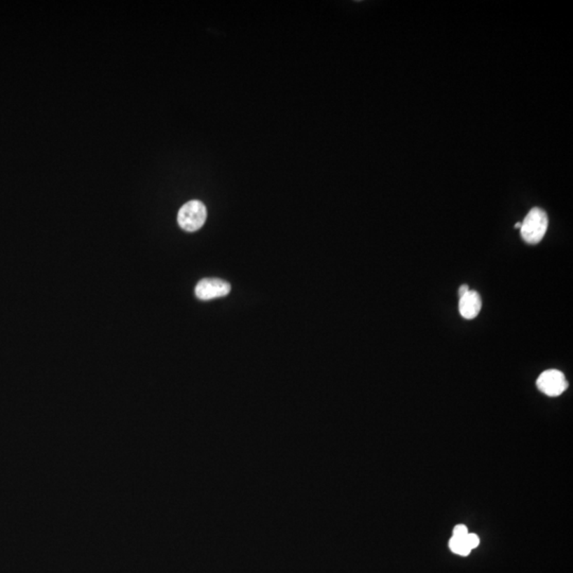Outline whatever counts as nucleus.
<instances>
[{
    "label": "nucleus",
    "mask_w": 573,
    "mask_h": 573,
    "mask_svg": "<svg viewBox=\"0 0 573 573\" xmlns=\"http://www.w3.org/2000/svg\"><path fill=\"white\" fill-rule=\"evenodd\" d=\"M548 223L546 212L539 207L532 208L521 222V237L529 244H537L545 237Z\"/></svg>",
    "instance_id": "f257e3e1"
},
{
    "label": "nucleus",
    "mask_w": 573,
    "mask_h": 573,
    "mask_svg": "<svg viewBox=\"0 0 573 573\" xmlns=\"http://www.w3.org/2000/svg\"><path fill=\"white\" fill-rule=\"evenodd\" d=\"M206 218L207 210L205 205L202 202L193 200L182 206L177 214V222L186 232H195L204 226Z\"/></svg>",
    "instance_id": "f03ea898"
},
{
    "label": "nucleus",
    "mask_w": 573,
    "mask_h": 573,
    "mask_svg": "<svg viewBox=\"0 0 573 573\" xmlns=\"http://www.w3.org/2000/svg\"><path fill=\"white\" fill-rule=\"evenodd\" d=\"M536 385L539 391L550 397L560 396L568 387L566 377L558 370H548L541 373Z\"/></svg>",
    "instance_id": "7ed1b4c3"
},
{
    "label": "nucleus",
    "mask_w": 573,
    "mask_h": 573,
    "mask_svg": "<svg viewBox=\"0 0 573 573\" xmlns=\"http://www.w3.org/2000/svg\"><path fill=\"white\" fill-rule=\"evenodd\" d=\"M195 296L201 301L223 298L230 292V284L219 278H204L195 286Z\"/></svg>",
    "instance_id": "20e7f679"
},
{
    "label": "nucleus",
    "mask_w": 573,
    "mask_h": 573,
    "mask_svg": "<svg viewBox=\"0 0 573 573\" xmlns=\"http://www.w3.org/2000/svg\"><path fill=\"white\" fill-rule=\"evenodd\" d=\"M482 308V300L479 294L469 290L465 296L460 298L459 311L462 317L473 319L479 315Z\"/></svg>",
    "instance_id": "39448f33"
},
{
    "label": "nucleus",
    "mask_w": 573,
    "mask_h": 573,
    "mask_svg": "<svg viewBox=\"0 0 573 573\" xmlns=\"http://www.w3.org/2000/svg\"><path fill=\"white\" fill-rule=\"evenodd\" d=\"M449 548H450L453 553L461 556L469 555L471 552V549L467 545L465 539H457L455 536H453L450 541H449Z\"/></svg>",
    "instance_id": "423d86ee"
},
{
    "label": "nucleus",
    "mask_w": 573,
    "mask_h": 573,
    "mask_svg": "<svg viewBox=\"0 0 573 573\" xmlns=\"http://www.w3.org/2000/svg\"><path fill=\"white\" fill-rule=\"evenodd\" d=\"M469 529L464 525H455V529H453V535L455 537H457V539H465L467 537V534H469Z\"/></svg>",
    "instance_id": "0eeeda50"
},
{
    "label": "nucleus",
    "mask_w": 573,
    "mask_h": 573,
    "mask_svg": "<svg viewBox=\"0 0 573 573\" xmlns=\"http://www.w3.org/2000/svg\"><path fill=\"white\" fill-rule=\"evenodd\" d=\"M465 541H467V545H469V547L471 548V550L477 548L480 544L479 537L474 533L467 534V537H465Z\"/></svg>",
    "instance_id": "6e6552de"
},
{
    "label": "nucleus",
    "mask_w": 573,
    "mask_h": 573,
    "mask_svg": "<svg viewBox=\"0 0 573 573\" xmlns=\"http://www.w3.org/2000/svg\"><path fill=\"white\" fill-rule=\"evenodd\" d=\"M469 291V286H467V284H462V286H460L459 289V298H462V296H465V294H467V292Z\"/></svg>",
    "instance_id": "1a4fd4ad"
},
{
    "label": "nucleus",
    "mask_w": 573,
    "mask_h": 573,
    "mask_svg": "<svg viewBox=\"0 0 573 573\" xmlns=\"http://www.w3.org/2000/svg\"><path fill=\"white\" fill-rule=\"evenodd\" d=\"M515 228H521V222H518V223L515 224Z\"/></svg>",
    "instance_id": "9d476101"
}]
</instances>
